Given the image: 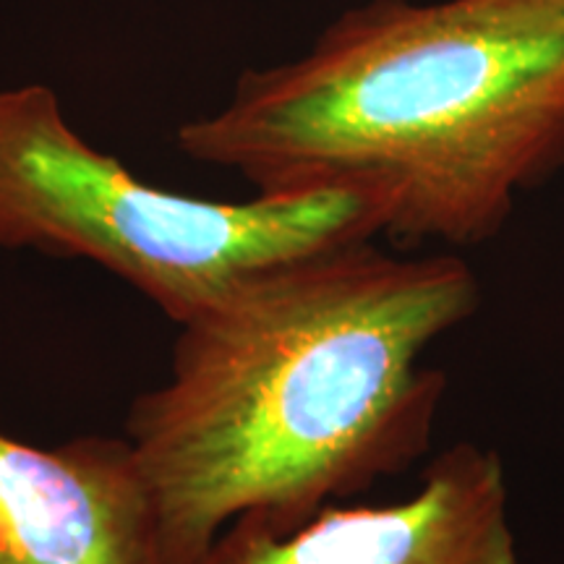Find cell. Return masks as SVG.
I'll return each instance as SVG.
<instances>
[{"instance_id": "4", "label": "cell", "mask_w": 564, "mask_h": 564, "mask_svg": "<svg viewBox=\"0 0 564 564\" xmlns=\"http://www.w3.org/2000/svg\"><path fill=\"white\" fill-rule=\"evenodd\" d=\"M196 564H518L505 463L455 442L408 499L327 505L293 528L243 514Z\"/></svg>"}, {"instance_id": "3", "label": "cell", "mask_w": 564, "mask_h": 564, "mask_svg": "<svg viewBox=\"0 0 564 564\" xmlns=\"http://www.w3.org/2000/svg\"><path fill=\"white\" fill-rule=\"evenodd\" d=\"M384 236L361 188L215 202L152 186L97 150L45 84L0 87V249L87 259L186 324L280 267Z\"/></svg>"}, {"instance_id": "5", "label": "cell", "mask_w": 564, "mask_h": 564, "mask_svg": "<svg viewBox=\"0 0 564 564\" xmlns=\"http://www.w3.org/2000/svg\"><path fill=\"white\" fill-rule=\"evenodd\" d=\"M0 564H167L129 440L40 447L0 432Z\"/></svg>"}, {"instance_id": "2", "label": "cell", "mask_w": 564, "mask_h": 564, "mask_svg": "<svg viewBox=\"0 0 564 564\" xmlns=\"http://www.w3.org/2000/svg\"><path fill=\"white\" fill-rule=\"evenodd\" d=\"M175 141L253 192L361 188L384 236L481 246L564 167V0H364Z\"/></svg>"}, {"instance_id": "1", "label": "cell", "mask_w": 564, "mask_h": 564, "mask_svg": "<svg viewBox=\"0 0 564 564\" xmlns=\"http://www.w3.org/2000/svg\"><path fill=\"white\" fill-rule=\"evenodd\" d=\"M481 306L455 253L373 241L251 280L186 324L126 419L167 564L243 514L293 528L426 455L447 379L426 364Z\"/></svg>"}]
</instances>
